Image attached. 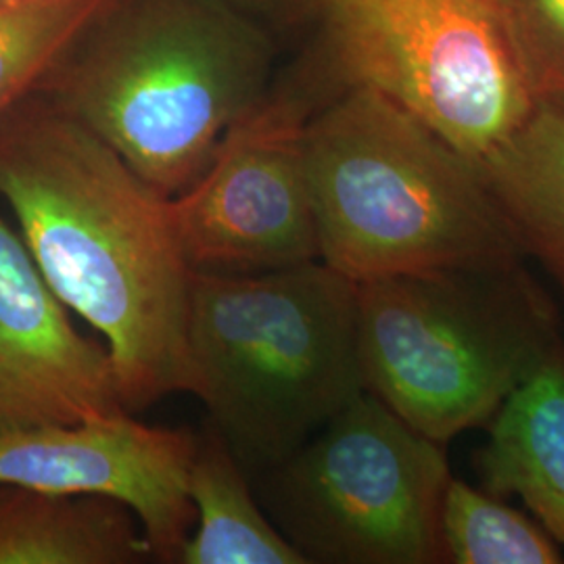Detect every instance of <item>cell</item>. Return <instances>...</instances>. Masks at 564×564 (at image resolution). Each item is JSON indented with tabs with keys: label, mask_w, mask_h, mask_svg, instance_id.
<instances>
[{
	"label": "cell",
	"mask_w": 564,
	"mask_h": 564,
	"mask_svg": "<svg viewBox=\"0 0 564 564\" xmlns=\"http://www.w3.org/2000/svg\"><path fill=\"white\" fill-rule=\"evenodd\" d=\"M0 199L53 293L107 343L126 412L191 393L193 270L172 197L48 99L25 97L0 120Z\"/></svg>",
	"instance_id": "cell-1"
},
{
	"label": "cell",
	"mask_w": 564,
	"mask_h": 564,
	"mask_svg": "<svg viewBox=\"0 0 564 564\" xmlns=\"http://www.w3.org/2000/svg\"><path fill=\"white\" fill-rule=\"evenodd\" d=\"M42 82L44 99L176 197L262 101L268 46L226 0H113Z\"/></svg>",
	"instance_id": "cell-2"
},
{
	"label": "cell",
	"mask_w": 564,
	"mask_h": 564,
	"mask_svg": "<svg viewBox=\"0 0 564 564\" xmlns=\"http://www.w3.org/2000/svg\"><path fill=\"white\" fill-rule=\"evenodd\" d=\"M321 262L354 282L508 268L524 249L479 165L354 86L303 126Z\"/></svg>",
	"instance_id": "cell-3"
},
{
	"label": "cell",
	"mask_w": 564,
	"mask_h": 564,
	"mask_svg": "<svg viewBox=\"0 0 564 564\" xmlns=\"http://www.w3.org/2000/svg\"><path fill=\"white\" fill-rule=\"evenodd\" d=\"M191 393L253 479L358 395V282L330 265L191 274Z\"/></svg>",
	"instance_id": "cell-4"
},
{
	"label": "cell",
	"mask_w": 564,
	"mask_h": 564,
	"mask_svg": "<svg viewBox=\"0 0 564 564\" xmlns=\"http://www.w3.org/2000/svg\"><path fill=\"white\" fill-rule=\"evenodd\" d=\"M563 341L523 263L358 282L364 389L437 444L489 423Z\"/></svg>",
	"instance_id": "cell-5"
},
{
	"label": "cell",
	"mask_w": 564,
	"mask_h": 564,
	"mask_svg": "<svg viewBox=\"0 0 564 564\" xmlns=\"http://www.w3.org/2000/svg\"><path fill=\"white\" fill-rule=\"evenodd\" d=\"M253 479L265 514L307 564L445 563L444 444L368 391Z\"/></svg>",
	"instance_id": "cell-6"
},
{
	"label": "cell",
	"mask_w": 564,
	"mask_h": 564,
	"mask_svg": "<svg viewBox=\"0 0 564 564\" xmlns=\"http://www.w3.org/2000/svg\"><path fill=\"white\" fill-rule=\"evenodd\" d=\"M354 86L400 105L479 163L538 99L496 0H324Z\"/></svg>",
	"instance_id": "cell-7"
},
{
	"label": "cell",
	"mask_w": 564,
	"mask_h": 564,
	"mask_svg": "<svg viewBox=\"0 0 564 564\" xmlns=\"http://www.w3.org/2000/svg\"><path fill=\"white\" fill-rule=\"evenodd\" d=\"M310 111L263 97L218 144L202 178L172 197V220L193 272L260 274L321 260L303 162Z\"/></svg>",
	"instance_id": "cell-8"
},
{
	"label": "cell",
	"mask_w": 564,
	"mask_h": 564,
	"mask_svg": "<svg viewBox=\"0 0 564 564\" xmlns=\"http://www.w3.org/2000/svg\"><path fill=\"white\" fill-rule=\"evenodd\" d=\"M197 435L149 426L123 412L82 423L0 433V484L128 506L160 563L181 564L195 508L188 468Z\"/></svg>",
	"instance_id": "cell-9"
},
{
	"label": "cell",
	"mask_w": 564,
	"mask_h": 564,
	"mask_svg": "<svg viewBox=\"0 0 564 564\" xmlns=\"http://www.w3.org/2000/svg\"><path fill=\"white\" fill-rule=\"evenodd\" d=\"M123 412L107 347L74 326L0 216V433Z\"/></svg>",
	"instance_id": "cell-10"
},
{
	"label": "cell",
	"mask_w": 564,
	"mask_h": 564,
	"mask_svg": "<svg viewBox=\"0 0 564 564\" xmlns=\"http://www.w3.org/2000/svg\"><path fill=\"white\" fill-rule=\"evenodd\" d=\"M489 423V442L479 454L485 489L519 496L564 547V341Z\"/></svg>",
	"instance_id": "cell-11"
},
{
	"label": "cell",
	"mask_w": 564,
	"mask_h": 564,
	"mask_svg": "<svg viewBox=\"0 0 564 564\" xmlns=\"http://www.w3.org/2000/svg\"><path fill=\"white\" fill-rule=\"evenodd\" d=\"M153 558L116 500L0 484V564H137Z\"/></svg>",
	"instance_id": "cell-12"
},
{
	"label": "cell",
	"mask_w": 564,
	"mask_h": 564,
	"mask_svg": "<svg viewBox=\"0 0 564 564\" xmlns=\"http://www.w3.org/2000/svg\"><path fill=\"white\" fill-rule=\"evenodd\" d=\"M477 165L524 253L564 289V101L540 99L521 128Z\"/></svg>",
	"instance_id": "cell-13"
},
{
	"label": "cell",
	"mask_w": 564,
	"mask_h": 564,
	"mask_svg": "<svg viewBox=\"0 0 564 564\" xmlns=\"http://www.w3.org/2000/svg\"><path fill=\"white\" fill-rule=\"evenodd\" d=\"M186 489L197 529L181 564H307L270 521L251 477L212 424L197 437Z\"/></svg>",
	"instance_id": "cell-14"
},
{
	"label": "cell",
	"mask_w": 564,
	"mask_h": 564,
	"mask_svg": "<svg viewBox=\"0 0 564 564\" xmlns=\"http://www.w3.org/2000/svg\"><path fill=\"white\" fill-rule=\"evenodd\" d=\"M113 0H0V120L72 53Z\"/></svg>",
	"instance_id": "cell-15"
},
{
	"label": "cell",
	"mask_w": 564,
	"mask_h": 564,
	"mask_svg": "<svg viewBox=\"0 0 564 564\" xmlns=\"http://www.w3.org/2000/svg\"><path fill=\"white\" fill-rule=\"evenodd\" d=\"M445 563L561 564L563 550L542 524L498 496L452 477L442 506Z\"/></svg>",
	"instance_id": "cell-16"
},
{
	"label": "cell",
	"mask_w": 564,
	"mask_h": 564,
	"mask_svg": "<svg viewBox=\"0 0 564 564\" xmlns=\"http://www.w3.org/2000/svg\"><path fill=\"white\" fill-rule=\"evenodd\" d=\"M533 97L564 101V0H496Z\"/></svg>",
	"instance_id": "cell-17"
},
{
	"label": "cell",
	"mask_w": 564,
	"mask_h": 564,
	"mask_svg": "<svg viewBox=\"0 0 564 564\" xmlns=\"http://www.w3.org/2000/svg\"><path fill=\"white\" fill-rule=\"evenodd\" d=\"M228 4H232L235 9L245 11H253V13H268V11H276L284 7L289 0H226Z\"/></svg>",
	"instance_id": "cell-18"
}]
</instances>
